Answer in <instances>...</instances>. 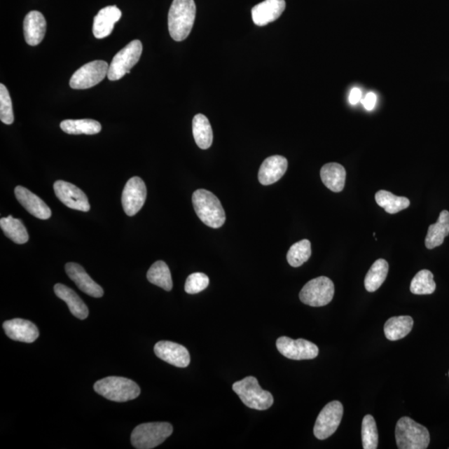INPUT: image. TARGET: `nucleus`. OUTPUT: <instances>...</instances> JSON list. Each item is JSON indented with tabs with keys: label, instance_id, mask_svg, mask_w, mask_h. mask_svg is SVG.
Wrapping results in <instances>:
<instances>
[{
	"label": "nucleus",
	"instance_id": "1",
	"mask_svg": "<svg viewBox=\"0 0 449 449\" xmlns=\"http://www.w3.org/2000/svg\"><path fill=\"white\" fill-rule=\"evenodd\" d=\"M197 8L194 0H173L168 13V29L175 41H184L193 28Z\"/></svg>",
	"mask_w": 449,
	"mask_h": 449
},
{
	"label": "nucleus",
	"instance_id": "2",
	"mask_svg": "<svg viewBox=\"0 0 449 449\" xmlns=\"http://www.w3.org/2000/svg\"><path fill=\"white\" fill-rule=\"evenodd\" d=\"M193 203L200 220L212 228H220L226 221V214L220 200L209 191L199 189L193 195Z\"/></svg>",
	"mask_w": 449,
	"mask_h": 449
},
{
	"label": "nucleus",
	"instance_id": "3",
	"mask_svg": "<svg viewBox=\"0 0 449 449\" xmlns=\"http://www.w3.org/2000/svg\"><path fill=\"white\" fill-rule=\"evenodd\" d=\"M96 392L111 401L123 403L139 396L141 389L134 381L123 377L111 376L97 381Z\"/></svg>",
	"mask_w": 449,
	"mask_h": 449
},
{
	"label": "nucleus",
	"instance_id": "4",
	"mask_svg": "<svg viewBox=\"0 0 449 449\" xmlns=\"http://www.w3.org/2000/svg\"><path fill=\"white\" fill-rule=\"evenodd\" d=\"M395 438L399 449H426L430 443L429 430L408 417L399 420Z\"/></svg>",
	"mask_w": 449,
	"mask_h": 449
},
{
	"label": "nucleus",
	"instance_id": "5",
	"mask_svg": "<svg viewBox=\"0 0 449 449\" xmlns=\"http://www.w3.org/2000/svg\"><path fill=\"white\" fill-rule=\"evenodd\" d=\"M234 392L241 399L244 406L252 410H266L274 403V398L268 391L261 388L256 378L248 376L233 385Z\"/></svg>",
	"mask_w": 449,
	"mask_h": 449
},
{
	"label": "nucleus",
	"instance_id": "6",
	"mask_svg": "<svg viewBox=\"0 0 449 449\" xmlns=\"http://www.w3.org/2000/svg\"><path fill=\"white\" fill-rule=\"evenodd\" d=\"M172 432V425L166 422L142 424L133 429L131 442L135 448L152 449L165 441Z\"/></svg>",
	"mask_w": 449,
	"mask_h": 449
},
{
	"label": "nucleus",
	"instance_id": "7",
	"mask_svg": "<svg viewBox=\"0 0 449 449\" xmlns=\"http://www.w3.org/2000/svg\"><path fill=\"white\" fill-rule=\"evenodd\" d=\"M335 295L334 283L330 278L319 277L306 283L300 292L302 303L321 308L331 303Z\"/></svg>",
	"mask_w": 449,
	"mask_h": 449
},
{
	"label": "nucleus",
	"instance_id": "8",
	"mask_svg": "<svg viewBox=\"0 0 449 449\" xmlns=\"http://www.w3.org/2000/svg\"><path fill=\"white\" fill-rule=\"evenodd\" d=\"M141 53L140 40H133L120 50L109 65L108 78L110 81H117L130 74V70L139 63Z\"/></svg>",
	"mask_w": 449,
	"mask_h": 449
},
{
	"label": "nucleus",
	"instance_id": "9",
	"mask_svg": "<svg viewBox=\"0 0 449 449\" xmlns=\"http://www.w3.org/2000/svg\"><path fill=\"white\" fill-rule=\"evenodd\" d=\"M109 65L106 62L96 60L84 64L75 72L70 79L73 90H88L97 85L108 77Z\"/></svg>",
	"mask_w": 449,
	"mask_h": 449
},
{
	"label": "nucleus",
	"instance_id": "10",
	"mask_svg": "<svg viewBox=\"0 0 449 449\" xmlns=\"http://www.w3.org/2000/svg\"><path fill=\"white\" fill-rule=\"evenodd\" d=\"M344 415V407L340 401L326 404L317 417L314 427L315 438L324 440L336 433Z\"/></svg>",
	"mask_w": 449,
	"mask_h": 449
},
{
	"label": "nucleus",
	"instance_id": "11",
	"mask_svg": "<svg viewBox=\"0 0 449 449\" xmlns=\"http://www.w3.org/2000/svg\"><path fill=\"white\" fill-rule=\"evenodd\" d=\"M279 352L293 360L313 359L319 354V348L312 342L298 339L292 340L286 336L279 337L277 340Z\"/></svg>",
	"mask_w": 449,
	"mask_h": 449
},
{
	"label": "nucleus",
	"instance_id": "12",
	"mask_svg": "<svg viewBox=\"0 0 449 449\" xmlns=\"http://www.w3.org/2000/svg\"><path fill=\"white\" fill-rule=\"evenodd\" d=\"M146 198V188L144 181L139 177L129 179L123 189L122 203L124 212L133 216L144 207Z\"/></svg>",
	"mask_w": 449,
	"mask_h": 449
},
{
	"label": "nucleus",
	"instance_id": "13",
	"mask_svg": "<svg viewBox=\"0 0 449 449\" xmlns=\"http://www.w3.org/2000/svg\"><path fill=\"white\" fill-rule=\"evenodd\" d=\"M53 189L56 197L66 207L84 212L90 210V204L86 194L77 186L60 180L55 181Z\"/></svg>",
	"mask_w": 449,
	"mask_h": 449
},
{
	"label": "nucleus",
	"instance_id": "14",
	"mask_svg": "<svg viewBox=\"0 0 449 449\" xmlns=\"http://www.w3.org/2000/svg\"><path fill=\"white\" fill-rule=\"evenodd\" d=\"M154 353L159 359L173 366L186 368L191 362L186 347L171 341H160L154 346Z\"/></svg>",
	"mask_w": 449,
	"mask_h": 449
},
{
	"label": "nucleus",
	"instance_id": "15",
	"mask_svg": "<svg viewBox=\"0 0 449 449\" xmlns=\"http://www.w3.org/2000/svg\"><path fill=\"white\" fill-rule=\"evenodd\" d=\"M15 197L26 211L39 219L48 220L52 216L50 208L37 195L22 186H16Z\"/></svg>",
	"mask_w": 449,
	"mask_h": 449
},
{
	"label": "nucleus",
	"instance_id": "16",
	"mask_svg": "<svg viewBox=\"0 0 449 449\" xmlns=\"http://www.w3.org/2000/svg\"><path fill=\"white\" fill-rule=\"evenodd\" d=\"M6 334L11 340L33 343L39 336V331L35 324L23 319H13L3 324Z\"/></svg>",
	"mask_w": 449,
	"mask_h": 449
},
{
	"label": "nucleus",
	"instance_id": "17",
	"mask_svg": "<svg viewBox=\"0 0 449 449\" xmlns=\"http://www.w3.org/2000/svg\"><path fill=\"white\" fill-rule=\"evenodd\" d=\"M65 270L69 277L85 294L95 298H100L104 296L103 288L93 281L81 265L70 262V263L66 264Z\"/></svg>",
	"mask_w": 449,
	"mask_h": 449
},
{
	"label": "nucleus",
	"instance_id": "18",
	"mask_svg": "<svg viewBox=\"0 0 449 449\" xmlns=\"http://www.w3.org/2000/svg\"><path fill=\"white\" fill-rule=\"evenodd\" d=\"M286 8L284 0H265L253 7L251 15L253 22L257 26L268 25L279 19Z\"/></svg>",
	"mask_w": 449,
	"mask_h": 449
},
{
	"label": "nucleus",
	"instance_id": "19",
	"mask_svg": "<svg viewBox=\"0 0 449 449\" xmlns=\"http://www.w3.org/2000/svg\"><path fill=\"white\" fill-rule=\"evenodd\" d=\"M122 17V12L117 6L102 8L93 20L92 33L95 38L102 39L112 34L114 25Z\"/></svg>",
	"mask_w": 449,
	"mask_h": 449
},
{
	"label": "nucleus",
	"instance_id": "20",
	"mask_svg": "<svg viewBox=\"0 0 449 449\" xmlns=\"http://www.w3.org/2000/svg\"><path fill=\"white\" fill-rule=\"evenodd\" d=\"M287 167L288 161L286 158L279 155L271 156L261 164L258 179L264 186L274 184L284 175Z\"/></svg>",
	"mask_w": 449,
	"mask_h": 449
},
{
	"label": "nucleus",
	"instance_id": "21",
	"mask_svg": "<svg viewBox=\"0 0 449 449\" xmlns=\"http://www.w3.org/2000/svg\"><path fill=\"white\" fill-rule=\"evenodd\" d=\"M47 24L42 13L31 11L24 21L25 41L30 46H39L46 36Z\"/></svg>",
	"mask_w": 449,
	"mask_h": 449
},
{
	"label": "nucleus",
	"instance_id": "22",
	"mask_svg": "<svg viewBox=\"0 0 449 449\" xmlns=\"http://www.w3.org/2000/svg\"><path fill=\"white\" fill-rule=\"evenodd\" d=\"M55 295L69 306L70 312L79 319H85L90 314L87 305L72 289L63 284H56Z\"/></svg>",
	"mask_w": 449,
	"mask_h": 449
},
{
	"label": "nucleus",
	"instance_id": "23",
	"mask_svg": "<svg viewBox=\"0 0 449 449\" xmlns=\"http://www.w3.org/2000/svg\"><path fill=\"white\" fill-rule=\"evenodd\" d=\"M321 177L324 185L332 192L340 193L343 191L346 171L340 164L331 163L324 165L321 170Z\"/></svg>",
	"mask_w": 449,
	"mask_h": 449
},
{
	"label": "nucleus",
	"instance_id": "24",
	"mask_svg": "<svg viewBox=\"0 0 449 449\" xmlns=\"http://www.w3.org/2000/svg\"><path fill=\"white\" fill-rule=\"evenodd\" d=\"M448 234L449 212L444 210L440 213L436 223L429 226L428 234L425 238L426 247L431 250V249L441 246Z\"/></svg>",
	"mask_w": 449,
	"mask_h": 449
},
{
	"label": "nucleus",
	"instance_id": "25",
	"mask_svg": "<svg viewBox=\"0 0 449 449\" xmlns=\"http://www.w3.org/2000/svg\"><path fill=\"white\" fill-rule=\"evenodd\" d=\"M413 326V319L408 315L390 318L385 324V337L391 341L401 340L410 334Z\"/></svg>",
	"mask_w": 449,
	"mask_h": 449
},
{
	"label": "nucleus",
	"instance_id": "26",
	"mask_svg": "<svg viewBox=\"0 0 449 449\" xmlns=\"http://www.w3.org/2000/svg\"><path fill=\"white\" fill-rule=\"evenodd\" d=\"M193 133L195 144L200 148L206 150L210 148L213 141V133L211 123L205 115L199 113L195 116Z\"/></svg>",
	"mask_w": 449,
	"mask_h": 449
},
{
	"label": "nucleus",
	"instance_id": "27",
	"mask_svg": "<svg viewBox=\"0 0 449 449\" xmlns=\"http://www.w3.org/2000/svg\"><path fill=\"white\" fill-rule=\"evenodd\" d=\"M64 132L72 135H95L102 130L101 124L92 119H68L60 123Z\"/></svg>",
	"mask_w": 449,
	"mask_h": 449
},
{
	"label": "nucleus",
	"instance_id": "28",
	"mask_svg": "<svg viewBox=\"0 0 449 449\" xmlns=\"http://www.w3.org/2000/svg\"><path fill=\"white\" fill-rule=\"evenodd\" d=\"M0 228L4 235L15 243L25 244L29 241L28 230L20 219H13L12 216L3 217L0 220Z\"/></svg>",
	"mask_w": 449,
	"mask_h": 449
},
{
	"label": "nucleus",
	"instance_id": "29",
	"mask_svg": "<svg viewBox=\"0 0 449 449\" xmlns=\"http://www.w3.org/2000/svg\"><path fill=\"white\" fill-rule=\"evenodd\" d=\"M375 201L389 214H396L410 206V201L407 198L398 197L385 190L379 191L375 194Z\"/></svg>",
	"mask_w": 449,
	"mask_h": 449
},
{
	"label": "nucleus",
	"instance_id": "30",
	"mask_svg": "<svg viewBox=\"0 0 449 449\" xmlns=\"http://www.w3.org/2000/svg\"><path fill=\"white\" fill-rule=\"evenodd\" d=\"M389 272V263L384 259L377 260L364 278V286L368 292H375L385 282Z\"/></svg>",
	"mask_w": 449,
	"mask_h": 449
},
{
	"label": "nucleus",
	"instance_id": "31",
	"mask_svg": "<svg viewBox=\"0 0 449 449\" xmlns=\"http://www.w3.org/2000/svg\"><path fill=\"white\" fill-rule=\"evenodd\" d=\"M148 282L155 286L161 287L167 291H172V279L171 271L167 265L163 261H158L151 266L146 274Z\"/></svg>",
	"mask_w": 449,
	"mask_h": 449
},
{
	"label": "nucleus",
	"instance_id": "32",
	"mask_svg": "<svg viewBox=\"0 0 449 449\" xmlns=\"http://www.w3.org/2000/svg\"><path fill=\"white\" fill-rule=\"evenodd\" d=\"M436 290L434 275L429 270L419 271L412 279L410 291L415 295H431Z\"/></svg>",
	"mask_w": 449,
	"mask_h": 449
},
{
	"label": "nucleus",
	"instance_id": "33",
	"mask_svg": "<svg viewBox=\"0 0 449 449\" xmlns=\"http://www.w3.org/2000/svg\"><path fill=\"white\" fill-rule=\"evenodd\" d=\"M311 256V243L309 240H302L290 248L287 253V261L292 268H300Z\"/></svg>",
	"mask_w": 449,
	"mask_h": 449
},
{
	"label": "nucleus",
	"instance_id": "34",
	"mask_svg": "<svg viewBox=\"0 0 449 449\" xmlns=\"http://www.w3.org/2000/svg\"><path fill=\"white\" fill-rule=\"evenodd\" d=\"M361 436L364 449H376L378 448L379 434H378L375 420L371 415L364 417Z\"/></svg>",
	"mask_w": 449,
	"mask_h": 449
},
{
	"label": "nucleus",
	"instance_id": "35",
	"mask_svg": "<svg viewBox=\"0 0 449 449\" xmlns=\"http://www.w3.org/2000/svg\"><path fill=\"white\" fill-rule=\"evenodd\" d=\"M0 119L7 125H11L15 121L10 92L3 83L0 84Z\"/></svg>",
	"mask_w": 449,
	"mask_h": 449
},
{
	"label": "nucleus",
	"instance_id": "36",
	"mask_svg": "<svg viewBox=\"0 0 449 449\" xmlns=\"http://www.w3.org/2000/svg\"><path fill=\"white\" fill-rule=\"evenodd\" d=\"M208 286L209 278L206 274L193 273L186 279L185 291L191 295L198 294V293L206 290Z\"/></svg>",
	"mask_w": 449,
	"mask_h": 449
},
{
	"label": "nucleus",
	"instance_id": "37",
	"mask_svg": "<svg viewBox=\"0 0 449 449\" xmlns=\"http://www.w3.org/2000/svg\"><path fill=\"white\" fill-rule=\"evenodd\" d=\"M377 101V97L373 92L367 93L366 96L361 99L362 104L368 111H371L375 109Z\"/></svg>",
	"mask_w": 449,
	"mask_h": 449
},
{
	"label": "nucleus",
	"instance_id": "38",
	"mask_svg": "<svg viewBox=\"0 0 449 449\" xmlns=\"http://www.w3.org/2000/svg\"><path fill=\"white\" fill-rule=\"evenodd\" d=\"M361 91H360L357 88H353L350 93V103L353 105L357 104L359 101H361Z\"/></svg>",
	"mask_w": 449,
	"mask_h": 449
},
{
	"label": "nucleus",
	"instance_id": "39",
	"mask_svg": "<svg viewBox=\"0 0 449 449\" xmlns=\"http://www.w3.org/2000/svg\"><path fill=\"white\" fill-rule=\"evenodd\" d=\"M448 375H449V373H448Z\"/></svg>",
	"mask_w": 449,
	"mask_h": 449
}]
</instances>
